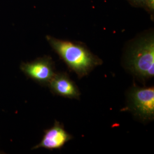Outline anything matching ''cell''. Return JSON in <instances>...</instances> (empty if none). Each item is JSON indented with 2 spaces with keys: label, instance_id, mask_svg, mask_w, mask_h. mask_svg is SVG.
I'll list each match as a JSON object with an SVG mask.
<instances>
[{
  "label": "cell",
  "instance_id": "obj_1",
  "mask_svg": "<svg viewBox=\"0 0 154 154\" xmlns=\"http://www.w3.org/2000/svg\"><path fill=\"white\" fill-rule=\"evenodd\" d=\"M52 48L65 62L69 68L81 78L102 63V61L83 45L47 36Z\"/></svg>",
  "mask_w": 154,
  "mask_h": 154
},
{
  "label": "cell",
  "instance_id": "obj_2",
  "mask_svg": "<svg viewBox=\"0 0 154 154\" xmlns=\"http://www.w3.org/2000/svg\"><path fill=\"white\" fill-rule=\"evenodd\" d=\"M130 70L137 77L149 79L154 75V39L152 35L139 40L130 50L128 61Z\"/></svg>",
  "mask_w": 154,
  "mask_h": 154
},
{
  "label": "cell",
  "instance_id": "obj_3",
  "mask_svg": "<svg viewBox=\"0 0 154 154\" xmlns=\"http://www.w3.org/2000/svg\"><path fill=\"white\" fill-rule=\"evenodd\" d=\"M130 106L143 120H152L154 116V88H135L130 93Z\"/></svg>",
  "mask_w": 154,
  "mask_h": 154
},
{
  "label": "cell",
  "instance_id": "obj_4",
  "mask_svg": "<svg viewBox=\"0 0 154 154\" xmlns=\"http://www.w3.org/2000/svg\"><path fill=\"white\" fill-rule=\"evenodd\" d=\"M20 69L27 77L41 85H47L55 75V67L48 56L29 62H22Z\"/></svg>",
  "mask_w": 154,
  "mask_h": 154
},
{
  "label": "cell",
  "instance_id": "obj_5",
  "mask_svg": "<svg viewBox=\"0 0 154 154\" xmlns=\"http://www.w3.org/2000/svg\"><path fill=\"white\" fill-rule=\"evenodd\" d=\"M72 139L60 122L55 121L53 126L44 131L42 140L33 147L32 149L39 148L54 149H61L67 142Z\"/></svg>",
  "mask_w": 154,
  "mask_h": 154
},
{
  "label": "cell",
  "instance_id": "obj_6",
  "mask_svg": "<svg viewBox=\"0 0 154 154\" xmlns=\"http://www.w3.org/2000/svg\"><path fill=\"white\" fill-rule=\"evenodd\" d=\"M48 86L53 93L65 98L79 99L80 96L77 85L65 72L55 73Z\"/></svg>",
  "mask_w": 154,
  "mask_h": 154
},
{
  "label": "cell",
  "instance_id": "obj_7",
  "mask_svg": "<svg viewBox=\"0 0 154 154\" xmlns=\"http://www.w3.org/2000/svg\"><path fill=\"white\" fill-rule=\"evenodd\" d=\"M145 5L151 11H154V0H145Z\"/></svg>",
  "mask_w": 154,
  "mask_h": 154
},
{
  "label": "cell",
  "instance_id": "obj_8",
  "mask_svg": "<svg viewBox=\"0 0 154 154\" xmlns=\"http://www.w3.org/2000/svg\"><path fill=\"white\" fill-rule=\"evenodd\" d=\"M130 1L132 2L134 4L138 5H145V0H130Z\"/></svg>",
  "mask_w": 154,
  "mask_h": 154
},
{
  "label": "cell",
  "instance_id": "obj_9",
  "mask_svg": "<svg viewBox=\"0 0 154 154\" xmlns=\"http://www.w3.org/2000/svg\"><path fill=\"white\" fill-rule=\"evenodd\" d=\"M0 154H1V151H0Z\"/></svg>",
  "mask_w": 154,
  "mask_h": 154
}]
</instances>
